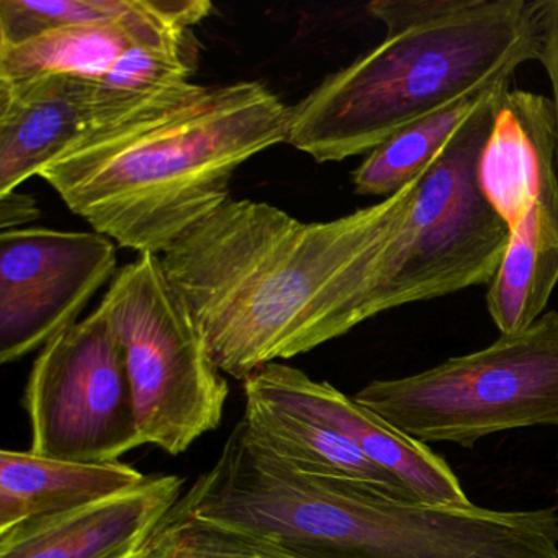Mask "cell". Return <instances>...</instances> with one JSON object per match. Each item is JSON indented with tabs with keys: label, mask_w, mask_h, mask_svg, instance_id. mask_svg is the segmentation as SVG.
Listing matches in <instances>:
<instances>
[{
	"label": "cell",
	"mask_w": 558,
	"mask_h": 558,
	"mask_svg": "<svg viewBox=\"0 0 558 558\" xmlns=\"http://www.w3.org/2000/svg\"><path fill=\"white\" fill-rule=\"evenodd\" d=\"M424 171L391 197L336 220L305 223L244 198L181 238L162 266L215 365L244 381L374 318L385 254Z\"/></svg>",
	"instance_id": "cell-1"
},
{
	"label": "cell",
	"mask_w": 558,
	"mask_h": 558,
	"mask_svg": "<svg viewBox=\"0 0 558 558\" xmlns=\"http://www.w3.org/2000/svg\"><path fill=\"white\" fill-rule=\"evenodd\" d=\"M292 112L259 81L191 83L97 130L40 178L97 233L162 257L231 201L244 162L289 142Z\"/></svg>",
	"instance_id": "cell-2"
},
{
	"label": "cell",
	"mask_w": 558,
	"mask_h": 558,
	"mask_svg": "<svg viewBox=\"0 0 558 558\" xmlns=\"http://www.w3.org/2000/svg\"><path fill=\"white\" fill-rule=\"evenodd\" d=\"M532 0H470L457 14L387 35L293 106L289 145L318 162L368 155L395 133L511 83L537 61Z\"/></svg>",
	"instance_id": "cell-3"
},
{
	"label": "cell",
	"mask_w": 558,
	"mask_h": 558,
	"mask_svg": "<svg viewBox=\"0 0 558 558\" xmlns=\"http://www.w3.org/2000/svg\"><path fill=\"white\" fill-rule=\"evenodd\" d=\"M354 400L423 444L558 426V312L429 371L371 381Z\"/></svg>",
	"instance_id": "cell-4"
},
{
	"label": "cell",
	"mask_w": 558,
	"mask_h": 558,
	"mask_svg": "<svg viewBox=\"0 0 558 558\" xmlns=\"http://www.w3.org/2000/svg\"><path fill=\"white\" fill-rule=\"evenodd\" d=\"M509 84H498L480 97L424 171L410 211L385 254L375 316L492 282L508 246L509 228L480 189L478 161Z\"/></svg>",
	"instance_id": "cell-5"
},
{
	"label": "cell",
	"mask_w": 558,
	"mask_h": 558,
	"mask_svg": "<svg viewBox=\"0 0 558 558\" xmlns=\"http://www.w3.org/2000/svg\"><path fill=\"white\" fill-rule=\"evenodd\" d=\"M99 306L122 344L143 442L179 456L217 429L228 381L161 257L123 266Z\"/></svg>",
	"instance_id": "cell-6"
},
{
	"label": "cell",
	"mask_w": 558,
	"mask_h": 558,
	"mask_svg": "<svg viewBox=\"0 0 558 558\" xmlns=\"http://www.w3.org/2000/svg\"><path fill=\"white\" fill-rule=\"evenodd\" d=\"M25 407L37 456L119 462L145 444L122 344L100 306L41 349Z\"/></svg>",
	"instance_id": "cell-7"
},
{
	"label": "cell",
	"mask_w": 558,
	"mask_h": 558,
	"mask_svg": "<svg viewBox=\"0 0 558 558\" xmlns=\"http://www.w3.org/2000/svg\"><path fill=\"white\" fill-rule=\"evenodd\" d=\"M117 243L97 231L22 228L0 234V361L44 349L76 325L117 276Z\"/></svg>",
	"instance_id": "cell-8"
},
{
	"label": "cell",
	"mask_w": 558,
	"mask_h": 558,
	"mask_svg": "<svg viewBox=\"0 0 558 558\" xmlns=\"http://www.w3.org/2000/svg\"><path fill=\"white\" fill-rule=\"evenodd\" d=\"M161 97L136 99L73 74L0 81V194L17 191L97 130Z\"/></svg>",
	"instance_id": "cell-9"
},
{
	"label": "cell",
	"mask_w": 558,
	"mask_h": 558,
	"mask_svg": "<svg viewBox=\"0 0 558 558\" xmlns=\"http://www.w3.org/2000/svg\"><path fill=\"white\" fill-rule=\"evenodd\" d=\"M244 395L264 398L342 434L423 501L472 505L449 463L427 444L401 433L328 381L274 362L244 380Z\"/></svg>",
	"instance_id": "cell-10"
},
{
	"label": "cell",
	"mask_w": 558,
	"mask_h": 558,
	"mask_svg": "<svg viewBox=\"0 0 558 558\" xmlns=\"http://www.w3.org/2000/svg\"><path fill=\"white\" fill-rule=\"evenodd\" d=\"M175 475L148 476L96 505L25 522L0 534V558H140L182 496Z\"/></svg>",
	"instance_id": "cell-11"
},
{
	"label": "cell",
	"mask_w": 558,
	"mask_h": 558,
	"mask_svg": "<svg viewBox=\"0 0 558 558\" xmlns=\"http://www.w3.org/2000/svg\"><path fill=\"white\" fill-rule=\"evenodd\" d=\"M478 184L509 230L537 202L558 204L557 132L548 97L501 94L480 155Z\"/></svg>",
	"instance_id": "cell-12"
},
{
	"label": "cell",
	"mask_w": 558,
	"mask_h": 558,
	"mask_svg": "<svg viewBox=\"0 0 558 558\" xmlns=\"http://www.w3.org/2000/svg\"><path fill=\"white\" fill-rule=\"evenodd\" d=\"M148 480L120 462L84 463L22 450L0 452V534L138 488Z\"/></svg>",
	"instance_id": "cell-13"
},
{
	"label": "cell",
	"mask_w": 558,
	"mask_h": 558,
	"mask_svg": "<svg viewBox=\"0 0 558 558\" xmlns=\"http://www.w3.org/2000/svg\"><path fill=\"white\" fill-rule=\"evenodd\" d=\"M557 286L558 204L537 202L509 230L486 290V310L501 335H515L544 315Z\"/></svg>",
	"instance_id": "cell-14"
},
{
	"label": "cell",
	"mask_w": 558,
	"mask_h": 558,
	"mask_svg": "<svg viewBox=\"0 0 558 558\" xmlns=\"http://www.w3.org/2000/svg\"><path fill=\"white\" fill-rule=\"evenodd\" d=\"M244 397L246 411L243 421L251 434L295 469L312 475L365 483L395 495L420 499L342 434L264 398Z\"/></svg>",
	"instance_id": "cell-15"
},
{
	"label": "cell",
	"mask_w": 558,
	"mask_h": 558,
	"mask_svg": "<svg viewBox=\"0 0 558 558\" xmlns=\"http://www.w3.org/2000/svg\"><path fill=\"white\" fill-rule=\"evenodd\" d=\"M483 94L420 120L372 149L352 172L355 194L384 201L407 187L442 153Z\"/></svg>",
	"instance_id": "cell-16"
},
{
	"label": "cell",
	"mask_w": 558,
	"mask_h": 558,
	"mask_svg": "<svg viewBox=\"0 0 558 558\" xmlns=\"http://www.w3.org/2000/svg\"><path fill=\"white\" fill-rule=\"evenodd\" d=\"M140 558H302L269 538L214 519L169 512Z\"/></svg>",
	"instance_id": "cell-17"
},
{
	"label": "cell",
	"mask_w": 558,
	"mask_h": 558,
	"mask_svg": "<svg viewBox=\"0 0 558 558\" xmlns=\"http://www.w3.org/2000/svg\"><path fill=\"white\" fill-rule=\"evenodd\" d=\"M142 0H2L0 47H15L47 32L112 22L138 11Z\"/></svg>",
	"instance_id": "cell-18"
},
{
	"label": "cell",
	"mask_w": 558,
	"mask_h": 558,
	"mask_svg": "<svg viewBox=\"0 0 558 558\" xmlns=\"http://www.w3.org/2000/svg\"><path fill=\"white\" fill-rule=\"evenodd\" d=\"M470 0H375L368 14L387 28V35L424 27L440 19L457 14Z\"/></svg>",
	"instance_id": "cell-19"
},
{
	"label": "cell",
	"mask_w": 558,
	"mask_h": 558,
	"mask_svg": "<svg viewBox=\"0 0 558 558\" xmlns=\"http://www.w3.org/2000/svg\"><path fill=\"white\" fill-rule=\"evenodd\" d=\"M535 27H537V61L548 76L551 89V110L557 132L558 156V0H532Z\"/></svg>",
	"instance_id": "cell-20"
},
{
	"label": "cell",
	"mask_w": 558,
	"mask_h": 558,
	"mask_svg": "<svg viewBox=\"0 0 558 558\" xmlns=\"http://www.w3.org/2000/svg\"><path fill=\"white\" fill-rule=\"evenodd\" d=\"M37 198L14 191L0 194V228L2 231L22 230L40 218Z\"/></svg>",
	"instance_id": "cell-21"
},
{
	"label": "cell",
	"mask_w": 558,
	"mask_h": 558,
	"mask_svg": "<svg viewBox=\"0 0 558 558\" xmlns=\"http://www.w3.org/2000/svg\"><path fill=\"white\" fill-rule=\"evenodd\" d=\"M557 493H558V488H557Z\"/></svg>",
	"instance_id": "cell-22"
}]
</instances>
